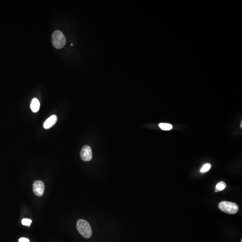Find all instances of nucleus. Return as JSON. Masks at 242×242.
<instances>
[{
    "mask_svg": "<svg viewBox=\"0 0 242 242\" xmlns=\"http://www.w3.org/2000/svg\"><path fill=\"white\" fill-rule=\"evenodd\" d=\"M77 228L78 232L83 237L88 239L92 236V231L89 224L83 219H79L77 223Z\"/></svg>",
    "mask_w": 242,
    "mask_h": 242,
    "instance_id": "obj_1",
    "label": "nucleus"
},
{
    "mask_svg": "<svg viewBox=\"0 0 242 242\" xmlns=\"http://www.w3.org/2000/svg\"><path fill=\"white\" fill-rule=\"evenodd\" d=\"M52 43L53 46L57 49H60L64 47L66 44V39L62 32L60 31H55L52 33Z\"/></svg>",
    "mask_w": 242,
    "mask_h": 242,
    "instance_id": "obj_2",
    "label": "nucleus"
},
{
    "mask_svg": "<svg viewBox=\"0 0 242 242\" xmlns=\"http://www.w3.org/2000/svg\"><path fill=\"white\" fill-rule=\"evenodd\" d=\"M219 208L222 211L231 214H233L237 212L239 210L238 206L235 203L227 201L221 202L218 204Z\"/></svg>",
    "mask_w": 242,
    "mask_h": 242,
    "instance_id": "obj_3",
    "label": "nucleus"
},
{
    "mask_svg": "<svg viewBox=\"0 0 242 242\" xmlns=\"http://www.w3.org/2000/svg\"><path fill=\"white\" fill-rule=\"evenodd\" d=\"M80 157L83 161H91L92 158L91 148L88 145H85L83 147L80 152Z\"/></svg>",
    "mask_w": 242,
    "mask_h": 242,
    "instance_id": "obj_4",
    "label": "nucleus"
},
{
    "mask_svg": "<svg viewBox=\"0 0 242 242\" xmlns=\"http://www.w3.org/2000/svg\"><path fill=\"white\" fill-rule=\"evenodd\" d=\"M33 190L36 196H42L44 193V182L41 181H36L33 184Z\"/></svg>",
    "mask_w": 242,
    "mask_h": 242,
    "instance_id": "obj_5",
    "label": "nucleus"
},
{
    "mask_svg": "<svg viewBox=\"0 0 242 242\" xmlns=\"http://www.w3.org/2000/svg\"><path fill=\"white\" fill-rule=\"evenodd\" d=\"M57 120V118L56 116L52 115L44 122L43 127L45 129H50L56 123Z\"/></svg>",
    "mask_w": 242,
    "mask_h": 242,
    "instance_id": "obj_6",
    "label": "nucleus"
},
{
    "mask_svg": "<svg viewBox=\"0 0 242 242\" xmlns=\"http://www.w3.org/2000/svg\"><path fill=\"white\" fill-rule=\"evenodd\" d=\"M40 107V103L37 99L34 98L32 99L30 108L33 112L36 113L39 111Z\"/></svg>",
    "mask_w": 242,
    "mask_h": 242,
    "instance_id": "obj_7",
    "label": "nucleus"
},
{
    "mask_svg": "<svg viewBox=\"0 0 242 242\" xmlns=\"http://www.w3.org/2000/svg\"><path fill=\"white\" fill-rule=\"evenodd\" d=\"M160 128L164 131H169L173 128V126L170 124L166 123H161L159 124Z\"/></svg>",
    "mask_w": 242,
    "mask_h": 242,
    "instance_id": "obj_8",
    "label": "nucleus"
},
{
    "mask_svg": "<svg viewBox=\"0 0 242 242\" xmlns=\"http://www.w3.org/2000/svg\"><path fill=\"white\" fill-rule=\"evenodd\" d=\"M226 185L224 182L221 181L218 182L216 186V189L217 190L219 191L223 190L226 188Z\"/></svg>",
    "mask_w": 242,
    "mask_h": 242,
    "instance_id": "obj_9",
    "label": "nucleus"
},
{
    "mask_svg": "<svg viewBox=\"0 0 242 242\" xmlns=\"http://www.w3.org/2000/svg\"><path fill=\"white\" fill-rule=\"evenodd\" d=\"M211 167V165L210 163H206L201 167L200 170V172L202 173H205L210 169Z\"/></svg>",
    "mask_w": 242,
    "mask_h": 242,
    "instance_id": "obj_10",
    "label": "nucleus"
},
{
    "mask_svg": "<svg viewBox=\"0 0 242 242\" xmlns=\"http://www.w3.org/2000/svg\"><path fill=\"white\" fill-rule=\"evenodd\" d=\"M32 221L31 219L28 218H24L22 220V223L23 225L28 226H30V225L32 223Z\"/></svg>",
    "mask_w": 242,
    "mask_h": 242,
    "instance_id": "obj_11",
    "label": "nucleus"
},
{
    "mask_svg": "<svg viewBox=\"0 0 242 242\" xmlns=\"http://www.w3.org/2000/svg\"><path fill=\"white\" fill-rule=\"evenodd\" d=\"M30 240L27 238H21L19 240V242H29Z\"/></svg>",
    "mask_w": 242,
    "mask_h": 242,
    "instance_id": "obj_12",
    "label": "nucleus"
},
{
    "mask_svg": "<svg viewBox=\"0 0 242 242\" xmlns=\"http://www.w3.org/2000/svg\"><path fill=\"white\" fill-rule=\"evenodd\" d=\"M242 121H241V124H240V127L241 128H242Z\"/></svg>",
    "mask_w": 242,
    "mask_h": 242,
    "instance_id": "obj_13",
    "label": "nucleus"
},
{
    "mask_svg": "<svg viewBox=\"0 0 242 242\" xmlns=\"http://www.w3.org/2000/svg\"><path fill=\"white\" fill-rule=\"evenodd\" d=\"M241 242H242V240L241 239Z\"/></svg>",
    "mask_w": 242,
    "mask_h": 242,
    "instance_id": "obj_14",
    "label": "nucleus"
}]
</instances>
